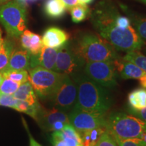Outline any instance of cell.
I'll use <instances>...</instances> for the list:
<instances>
[{"mask_svg":"<svg viewBox=\"0 0 146 146\" xmlns=\"http://www.w3.org/2000/svg\"><path fill=\"white\" fill-rule=\"evenodd\" d=\"M70 76L77 88V97L74 108L92 114L106 116L112 105V97L107 89L81 72Z\"/></svg>","mask_w":146,"mask_h":146,"instance_id":"2","label":"cell"},{"mask_svg":"<svg viewBox=\"0 0 146 146\" xmlns=\"http://www.w3.org/2000/svg\"><path fill=\"white\" fill-rule=\"evenodd\" d=\"M119 10L112 0H101L91 12V22L103 39L116 51H139L145 44L133 26L123 29L116 23Z\"/></svg>","mask_w":146,"mask_h":146,"instance_id":"1","label":"cell"},{"mask_svg":"<svg viewBox=\"0 0 146 146\" xmlns=\"http://www.w3.org/2000/svg\"><path fill=\"white\" fill-rule=\"evenodd\" d=\"M22 119H23V123L24 124V125H25V129H26V130L27 131V133H28V135L29 136V143H30V146H42L41 144L38 143V142L36 141L35 139L32 136V135L31 134L30 131H29L28 125H27V124L26 123V121H25V118H22Z\"/></svg>","mask_w":146,"mask_h":146,"instance_id":"32","label":"cell"},{"mask_svg":"<svg viewBox=\"0 0 146 146\" xmlns=\"http://www.w3.org/2000/svg\"><path fill=\"white\" fill-rule=\"evenodd\" d=\"M106 130L114 139H141L146 123L123 112H114L106 117Z\"/></svg>","mask_w":146,"mask_h":146,"instance_id":"4","label":"cell"},{"mask_svg":"<svg viewBox=\"0 0 146 146\" xmlns=\"http://www.w3.org/2000/svg\"><path fill=\"white\" fill-rule=\"evenodd\" d=\"M17 99L13 96V95L1 94H0V106L5 107H9L16 110Z\"/></svg>","mask_w":146,"mask_h":146,"instance_id":"29","label":"cell"},{"mask_svg":"<svg viewBox=\"0 0 146 146\" xmlns=\"http://www.w3.org/2000/svg\"><path fill=\"white\" fill-rule=\"evenodd\" d=\"M85 63L86 62L76 52L72 43L68 41L58 49L54 71L71 76L81 72Z\"/></svg>","mask_w":146,"mask_h":146,"instance_id":"9","label":"cell"},{"mask_svg":"<svg viewBox=\"0 0 146 146\" xmlns=\"http://www.w3.org/2000/svg\"><path fill=\"white\" fill-rule=\"evenodd\" d=\"M44 46L59 49L68 41L69 35L58 27H50L43 33L41 38Z\"/></svg>","mask_w":146,"mask_h":146,"instance_id":"16","label":"cell"},{"mask_svg":"<svg viewBox=\"0 0 146 146\" xmlns=\"http://www.w3.org/2000/svg\"><path fill=\"white\" fill-rule=\"evenodd\" d=\"M3 75H2V74H1V72H0V85H1V83H2V81H3Z\"/></svg>","mask_w":146,"mask_h":146,"instance_id":"39","label":"cell"},{"mask_svg":"<svg viewBox=\"0 0 146 146\" xmlns=\"http://www.w3.org/2000/svg\"><path fill=\"white\" fill-rule=\"evenodd\" d=\"M9 1H10V0H0V4H2V3H6Z\"/></svg>","mask_w":146,"mask_h":146,"instance_id":"40","label":"cell"},{"mask_svg":"<svg viewBox=\"0 0 146 146\" xmlns=\"http://www.w3.org/2000/svg\"><path fill=\"white\" fill-rule=\"evenodd\" d=\"M94 146H118L112 135L106 130Z\"/></svg>","mask_w":146,"mask_h":146,"instance_id":"28","label":"cell"},{"mask_svg":"<svg viewBox=\"0 0 146 146\" xmlns=\"http://www.w3.org/2000/svg\"><path fill=\"white\" fill-rule=\"evenodd\" d=\"M26 5L19 0L0 4V23L9 37L18 39L27 28Z\"/></svg>","mask_w":146,"mask_h":146,"instance_id":"5","label":"cell"},{"mask_svg":"<svg viewBox=\"0 0 146 146\" xmlns=\"http://www.w3.org/2000/svg\"><path fill=\"white\" fill-rule=\"evenodd\" d=\"M15 48V43L12 38L8 37L3 39V43L0 50V71L8 64L9 60Z\"/></svg>","mask_w":146,"mask_h":146,"instance_id":"22","label":"cell"},{"mask_svg":"<svg viewBox=\"0 0 146 146\" xmlns=\"http://www.w3.org/2000/svg\"><path fill=\"white\" fill-rule=\"evenodd\" d=\"M141 139L143 140V141H145V143H146V132H145V131H143V134H142V136H141Z\"/></svg>","mask_w":146,"mask_h":146,"instance_id":"37","label":"cell"},{"mask_svg":"<svg viewBox=\"0 0 146 146\" xmlns=\"http://www.w3.org/2000/svg\"><path fill=\"white\" fill-rule=\"evenodd\" d=\"M71 18L73 23H80L85 21L90 15V9L86 4L78 3L70 9Z\"/></svg>","mask_w":146,"mask_h":146,"instance_id":"24","label":"cell"},{"mask_svg":"<svg viewBox=\"0 0 146 146\" xmlns=\"http://www.w3.org/2000/svg\"><path fill=\"white\" fill-rule=\"evenodd\" d=\"M29 71V81L36 96L42 100L50 99L62 74L40 66L31 68Z\"/></svg>","mask_w":146,"mask_h":146,"instance_id":"6","label":"cell"},{"mask_svg":"<svg viewBox=\"0 0 146 146\" xmlns=\"http://www.w3.org/2000/svg\"><path fill=\"white\" fill-rule=\"evenodd\" d=\"M66 9L61 0H46L44 3L45 14L49 18L54 19L62 17Z\"/></svg>","mask_w":146,"mask_h":146,"instance_id":"20","label":"cell"},{"mask_svg":"<svg viewBox=\"0 0 146 146\" xmlns=\"http://www.w3.org/2000/svg\"><path fill=\"white\" fill-rule=\"evenodd\" d=\"M123 58L127 61L135 64L146 72V56L140 52L132 51L127 52V54Z\"/></svg>","mask_w":146,"mask_h":146,"instance_id":"25","label":"cell"},{"mask_svg":"<svg viewBox=\"0 0 146 146\" xmlns=\"http://www.w3.org/2000/svg\"><path fill=\"white\" fill-rule=\"evenodd\" d=\"M3 78H10L20 84H23L29 81V72L28 70H26L11 71L7 74H3Z\"/></svg>","mask_w":146,"mask_h":146,"instance_id":"27","label":"cell"},{"mask_svg":"<svg viewBox=\"0 0 146 146\" xmlns=\"http://www.w3.org/2000/svg\"><path fill=\"white\" fill-rule=\"evenodd\" d=\"M130 108L140 110L146 107V89L139 88L131 91L128 96Z\"/></svg>","mask_w":146,"mask_h":146,"instance_id":"21","label":"cell"},{"mask_svg":"<svg viewBox=\"0 0 146 146\" xmlns=\"http://www.w3.org/2000/svg\"><path fill=\"white\" fill-rule=\"evenodd\" d=\"M58 51V49L43 45L39 54L31 55L30 69L40 66L54 71Z\"/></svg>","mask_w":146,"mask_h":146,"instance_id":"14","label":"cell"},{"mask_svg":"<svg viewBox=\"0 0 146 146\" xmlns=\"http://www.w3.org/2000/svg\"><path fill=\"white\" fill-rule=\"evenodd\" d=\"M120 8L122 9L125 13L128 16L127 17L130 19L133 24V28L136 31L139 35L141 36L142 39L146 40V18L141 17L137 14L131 10L127 5L122 3H118Z\"/></svg>","mask_w":146,"mask_h":146,"instance_id":"18","label":"cell"},{"mask_svg":"<svg viewBox=\"0 0 146 146\" xmlns=\"http://www.w3.org/2000/svg\"><path fill=\"white\" fill-rule=\"evenodd\" d=\"M35 120L42 129L48 132L61 131L65 126L70 125L68 114L54 107L45 108L41 106Z\"/></svg>","mask_w":146,"mask_h":146,"instance_id":"10","label":"cell"},{"mask_svg":"<svg viewBox=\"0 0 146 146\" xmlns=\"http://www.w3.org/2000/svg\"><path fill=\"white\" fill-rule=\"evenodd\" d=\"M51 142L52 146H83L80 133L70 124L53 132Z\"/></svg>","mask_w":146,"mask_h":146,"instance_id":"13","label":"cell"},{"mask_svg":"<svg viewBox=\"0 0 146 146\" xmlns=\"http://www.w3.org/2000/svg\"><path fill=\"white\" fill-rule=\"evenodd\" d=\"M72 45L86 62H114L120 58L116 50L109 42L90 32L78 35Z\"/></svg>","mask_w":146,"mask_h":146,"instance_id":"3","label":"cell"},{"mask_svg":"<svg viewBox=\"0 0 146 146\" xmlns=\"http://www.w3.org/2000/svg\"><path fill=\"white\" fill-rule=\"evenodd\" d=\"M20 38L22 47L28 51L31 55L39 54L43 46L41 36L29 30L26 29Z\"/></svg>","mask_w":146,"mask_h":146,"instance_id":"17","label":"cell"},{"mask_svg":"<svg viewBox=\"0 0 146 146\" xmlns=\"http://www.w3.org/2000/svg\"><path fill=\"white\" fill-rule=\"evenodd\" d=\"M115 68L123 79H137L143 88L146 89V72L137 66L119 58L114 61Z\"/></svg>","mask_w":146,"mask_h":146,"instance_id":"12","label":"cell"},{"mask_svg":"<svg viewBox=\"0 0 146 146\" xmlns=\"http://www.w3.org/2000/svg\"><path fill=\"white\" fill-rule=\"evenodd\" d=\"M3 43V39L2 37V30L0 29V50H1V47H2Z\"/></svg>","mask_w":146,"mask_h":146,"instance_id":"35","label":"cell"},{"mask_svg":"<svg viewBox=\"0 0 146 146\" xmlns=\"http://www.w3.org/2000/svg\"><path fill=\"white\" fill-rule=\"evenodd\" d=\"M77 97V88L72 77L62 74L57 87L49 100L53 107L68 112L75 106Z\"/></svg>","mask_w":146,"mask_h":146,"instance_id":"7","label":"cell"},{"mask_svg":"<svg viewBox=\"0 0 146 146\" xmlns=\"http://www.w3.org/2000/svg\"><path fill=\"white\" fill-rule=\"evenodd\" d=\"M118 146H146V143L141 139H114Z\"/></svg>","mask_w":146,"mask_h":146,"instance_id":"30","label":"cell"},{"mask_svg":"<svg viewBox=\"0 0 146 146\" xmlns=\"http://www.w3.org/2000/svg\"><path fill=\"white\" fill-rule=\"evenodd\" d=\"M62 2L64 3L65 6L66 7L67 9L70 10L72 7L75 6L77 4H78V0H61Z\"/></svg>","mask_w":146,"mask_h":146,"instance_id":"33","label":"cell"},{"mask_svg":"<svg viewBox=\"0 0 146 146\" xmlns=\"http://www.w3.org/2000/svg\"><path fill=\"white\" fill-rule=\"evenodd\" d=\"M128 111L131 114L146 123V107L144 108L143 109L140 110H135L129 108Z\"/></svg>","mask_w":146,"mask_h":146,"instance_id":"31","label":"cell"},{"mask_svg":"<svg viewBox=\"0 0 146 146\" xmlns=\"http://www.w3.org/2000/svg\"><path fill=\"white\" fill-rule=\"evenodd\" d=\"M84 74L102 87L112 88L117 85V71L114 62H89L84 66Z\"/></svg>","mask_w":146,"mask_h":146,"instance_id":"8","label":"cell"},{"mask_svg":"<svg viewBox=\"0 0 146 146\" xmlns=\"http://www.w3.org/2000/svg\"><path fill=\"white\" fill-rule=\"evenodd\" d=\"M21 84L8 78H3L0 85V94L13 95L17 91Z\"/></svg>","mask_w":146,"mask_h":146,"instance_id":"26","label":"cell"},{"mask_svg":"<svg viewBox=\"0 0 146 146\" xmlns=\"http://www.w3.org/2000/svg\"><path fill=\"white\" fill-rule=\"evenodd\" d=\"M19 1H21L22 3H23L24 4H25V5H27V4H28L29 3L33 2V1H35V0H19Z\"/></svg>","mask_w":146,"mask_h":146,"instance_id":"36","label":"cell"},{"mask_svg":"<svg viewBox=\"0 0 146 146\" xmlns=\"http://www.w3.org/2000/svg\"><path fill=\"white\" fill-rule=\"evenodd\" d=\"M106 130L105 127H99L83 131L80 133L83 146H94L101 135Z\"/></svg>","mask_w":146,"mask_h":146,"instance_id":"23","label":"cell"},{"mask_svg":"<svg viewBox=\"0 0 146 146\" xmlns=\"http://www.w3.org/2000/svg\"><path fill=\"white\" fill-rule=\"evenodd\" d=\"M13 96L16 99L28 102L31 105L39 104L35 92L29 81L21 84L17 91L13 94Z\"/></svg>","mask_w":146,"mask_h":146,"instance_id":"19","label":"cell"},{"mask_svg":"<svg viewBox=\"0 0 146 146\" xmlns=\"http://www.w3.org/2000/svg\"><path fill=\"white\" fill-rule=\"evenodd\" d=\"M78 3H81V4H89V3H92L94 0H78Z\"/></svg>","mask_w":146,"mask_h":146,"instance_id":"34","label":"cell"},{"mask_svg":"<svg viewBox=\"0 0 146 146\" xmlns=\"http://www.w3.org/2000/svg\"><path fill=\"white\" fill-rule=\"evenodd\" d=\"M68 118L70 125L79 133L106 126V116L92 114L76 108L71 110Z\"/></svg>","mask_w":146,"mask_h":146,"instance_id":"11","label":"cell"},{"mask_svg":"<svg viewBox=\"0 0 146 146\" xmlns=\"http://www.w3.org/2000/svg\"><path fill=\"white\" fill-rule=\"evenodd\" d=\"M133 1H138V2L142 3H143V4H145L146 5V0H133Z\"/></svg>","mask_w":146,"mask_h":146,"instance_id":"38","label":"cell"},{"mask_svg":"<svg viewBox=\"0 0 146 146\" xmlns=\"http://www.w3.org/2000/svg\"><path fill=\"white\" fill-rule=\"evenodd\" d=\"M31 54L24 48H14L8 64L0 71L2 75L14 70H30Z\"/></svg>","mask_w":146,"mask_h":146,"instance_id":"15","label":"cell"}]
</instances>
